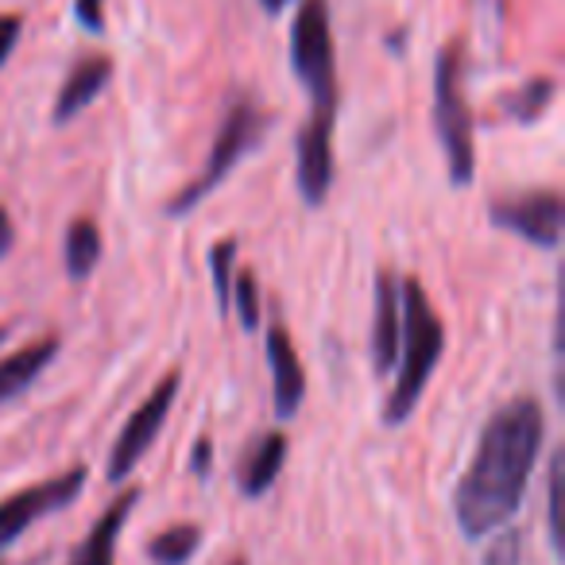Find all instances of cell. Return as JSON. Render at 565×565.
<instances>
[{
	"label": "cell",
	"instance_id": "15",
	"mask_svg": "<svg viewBox=\"0 0 565 565\" xmlns=\"http://www.w3.org/2000/svg\"><path fill=\"white\" fill-rule=\"evenodd\" d=\"M55 356H58V338L28 341L24 349L4 356V361H0V403H9V399H17L20 392H28Z\"/></svg>",
	"mask_w": 565,
	"mask_h": 565
},
{
	"label": "cell",
	"instance_id": "9",
	"mask_svg": "<svg viewBox=\"0 0 565 565\" xmlns=\"http://www.w3.org/2000/svg\"><path fill=\"white\" fill-rule=\"evenodd\" d=\"M295 182L307 205H322L333 186V117L310 113L295 136Z\"/></svg>",
	"mask_w": 565,
	"mask_h": 565
},
{
	"label": "cell",
	"instance_id": "25",
	"mask_svg": "<svg viewBox=\"0 0 565 565\" xmlns=\"http://www.w3.org/2000/svg\"><path fill=\"white\" fill-rule=\"evenodd\" d=\"M12 244H17V225H12V213L0 205V259L9 256Z\"/></svg>",
	"mask_w": 565,
	"mask_h": 565
},
{
	"label": "cell",
	"instance_id": "5",
	"mask_svg": "<svg viewBox=\"0 0 565 565\" xmlns=\"http://www.w3.org/2000/svg\"><path fill=\"white\" fill-rule=\"evenodd\" d=\"M291 71L310 97V113L338 117V47L326 0H302L291 24Z\"/></svg>",
	"mask_w": 565,
	"mask_h": 565
},
{
	"label": "cell",
	"instance_id": "21",
	"mask_svg": "<svg viewBox=\"0 0 565 565\" xmlns=\"http://www.w3.org/2000/svg\"><path fill=\"white\" fill-rule=\"evenodd\" d=\"M546 523H550V546L562 554V449L550 457V469H546Z\"/></svg>",
	"mask_w": 565,
	"mask_h": 565
},
{
	"label": "cell",
	"instance_id": "3",
	"mask_svg": "<svg viewBox=\"0 0 565 565\" xmlns=\"http://www.w3.org/2000/svg\"><path fill=\"white\" fill-rule=\"evenodd\" d=\"M461 78V43H449L438 51V63H434V132L446 151V171L454 186H469L477 179V136H472V113L465 102Z\"/></svg>",
	"mask_w": 565,
	"mask_h": 565
},
{
	"label": "cell",
	"instance_id": "28",
	"mask_svg": "<svg viewBox=\"0 0 565 565\" xmlns=\"http://www.w3.org/2000/svg\"><path fill=\"white\" fill-rule=\"evenodd\" d=\"M4 338H9V330H4V326H0V341H4Z\"/></svg>",
	"mask_w": 565,
	"mask_h": 565
},
{
	"label": "cell",
	"instance_id": "8",
	"mask_svg": "<svg viewBox=\"0 0 565 565\" xmlns=\"http://www.w3.org/2000/svg\"><path fill=\"white\" fill-rule=\"evenodd\" d=\"M488 213H492V225L523 236L526 244L557 248V241H562L565 205H562V194H554V190H526V194L495 198V202L488 205Z\"/></svg>",
	"mask_w": 565,
	"mask_h": 565
},
{
	"label": "cell",
	"instance_id": "4",
	"mask_svg": "<svg viewBox=\"0 0 565 565\" xmlns=\"http://www.w3.org/2000/svg\"><path fill=\"white\" fill-rule=\"evenodd\" d=\"M264 125H267L264 113H259V105L252 102L248 94L233 97L225 117H221L217 136H213V148H210V156H205V167L179 190V194L167 198V213H171V217H182V213H190L194 205H202L205 198L228 179V171L256 148L259 136H264Z\"/></svg>",
	"mask_w": 565,
	"mask_h": 565
},
{
	"label": "cell",
	"instance_id": "13",
	"mask_svg": "<svg viewBox=\"0 0 565 565\" xmlns=\"http://www.w3.org/2000/svg\"><path fill=\"white\" fill-rule=\"evenodd\" d=\"M136 500H140V488H132V492H120L117 500H113L109 508L102 511V519L89 526L86 542H82L78 554H74L66 565H117L120 526H125V519L132 515Z\"/></svg>",
	"mask_w": 565,
	"mask_h": 565
},
{
	"label": "cell",
	"instance_id": "24",
	"mask_svg": "<svg viewBox=\"0 0 565 565\" xmlns=\"http://www.w3.org/2000/svg\"><path fill=\"white\" fill-rule=\"evenodd\" d=\"M74 20L86 32H105V0H74Z\"/></svg>",
	"mask_w": 565,
	"mask_h": 565
},
{
	"label": "cell",
	"instance_id": "16",
	"mask_svg": "<svg viewBox=\"0 0 565 565\" xmlns=\"http://www.w3.org/2000/svg\"><path fill=\"white\" fill-rule=\"evenodd\" d=\"M63 264L71 279H89L94 267L102 264V228L94 225L89 217H78L66 225L63 236Z\"/></svg>",
	"mask_w": 565,
	"mask_h": 565
},
{
	"label": "cell",
	"instance_id": "27",
	"mask_svg": "<svg viewBox=\"0 0 565 565\" xmlns=\"http://www.w3.org/2000/svg\"><path fill=\"white\" fill-rule=\"evenodd\" d=\"M259 4H264V9L271 12V17H279V12L287 9V4H291V0H259Z\"/></svg>",
	"mask_w": 565,
	"mask_h": 565
},
{
	"label": "cell",
	"instance_id": "2",
	"mask_svg": "<svg viewBox=\"0 0 565 565\" xmlns=\"http://www.w3.org/2000/svg\"><path fill=\"white\" fill-rule=\"evenodd\" d=\"M403 302V338H399V361H395V387L384 403V423L403 426L415 415L418 399H423L426 384H430L434 369H438L441 353H446V326L434 315L430 295L423 282L411 275L399 287Z\"/></svg>",
	"mask_w": 565,
	"mask_h": 565
},
{
	"label": "cell",
	"instance_id": "14",
	"mask_svg": "<svg viewBox=\"0 0 565 565\" xmlns=\"http://www.w3.org/2000/svg\"><path fill=\"white\" fill-rule=\"evenodd\" d=\"M282 461H287V434H279V430L259 434V438L248 446V454H244L241 469H236V484H241V492L244 495H264L267 488L279 480Z\"/></svg>",
	"mask_w": 565,
	"mask_h": 565
},
{
	"label": "cell",
	"instance_id": "12",
	"mask_svg": "<svg viewBox=\"0 0 565 565\" xmlns=\"http://www.w3.org/2000/svg\"><path fill=\"white\" fill-rule=\"evenodd\" d=\"M109 82H113V58L109 55H86L82 58V63L66 74L63 89H58V97H55V109H51L55 125H66V120H74L82 109H89V105L105 94Z\"/></svg>",
	"mask_w": 565,
	"mask_h": 565
},
{
	"label": "cell",
	"instance_id": "11",
	"mask_svg": "<svg viewBox=\"0 0 565 565\" xmlns=\"http://www.w3.org/2000/svg\"><path fill=\"white\" fill-rule=\"evenodd\" d=\"M399 338H403V302L399 282L392 271L376 275V310H372V364L380 376L395 372L399 361Z\"/></svg>",
	"mask_w": 565,
	"mask_h": 565
},
{
	"label": "cell",
	"instance_id": "6",
	"mask_svg": "<svg viewBox=\"0 0 565 565\" xmlns=\"http://www.w3.org/2000/svg\"><path fill=\"white\" fill-rule=\"evenodd\" d=\"M86 465H74V469L58 472L51 480H40V484H28L20 492L4 495L0 500V550H9L20 534L32 523H40L43 515H55L66 503H74L86 488Z\"/></svg>",
	"mask_w": 565,
	"mask_h": 565
},
{
	"label": "cell",
	"instance_id": "7",
	"mask_svg": "<svg viewBox=\"0 0 565 565\" xmlns=\"http://www.w3.org/2000/svg\"><path fill=\"white\" fill-rule=\"evenodd\" d=\"M179 384H182L179 372H167V376L151 387L148 399L128 415L125 430H120L117 446H113V454H109V480L132 477V469L143 461V454L156 446L159 430H163L167 415H171L174 399H179Z\"/></svg>",
	"mask_w": 565,
	"mask_h": 565
},
{
	"label": "cell",
	"instance_id": "22",
	"mask_svg": "<svg viewBox=\"0 0 565 565\" xmlns=\"http://www.w3.org/2000/svg\"><path fill=\"white\" fill-rule=\"evenodd\" d=\"M519 557H523V534L503 531L484 554V565H519Z\"/></svg>",
	"mask_w": 565,
	"mask_h": 565
},
{
	"label": "cell",
	"instance_id": "19",
	"mask_svg": "<svg viewBox=\"0 0 565 565\" xmlns=\"http://www.w3.org/2000/svg\"><path fill=\"white\" fill-rule=\"evenodd\" d=\"M228 307H236V318H241L244 330H256L259 326V282L256 271H241L233 279V291H228Z\"/></svg>",
	"mask_w": 565,
	"mask_h": 565
},
{
	"label": "cell",
	"instance_id": "20",
	"mask_svg": "<svg viewBox=\"0 0 565 565\" xmlns=\"http://www.w3.org/2000/svg\"><path fill=\"white\" fill-rule=\"evenodd\" d=\"M233 264H236V241L225 236V241L213 244L210 252V267H213V295H217L221 315L228 310V291H233Z\"/></svg>",
	"mask_w": 565,
	"mask_h": 565
},
{
	"label": "cell",
	"instance_id": "1",
	"mask_svg": "<svg viewBox=\"0 0 565 565\" xmlns=\"http://www.w3.org/2000/svg\"><path fill=\"white\" fill-rule=\"evenodd\" d=\"M542 434H546V415L531 395L503 403L484 423L469 469L454 488V515L465 539H484L515 519L539 461Z\"/></svg>",
	"mask_w": 565,
	"mask_h": 565
},
{
	"label": "cell",
	"instance_id": "18",
	"mask_svg": "<svg viewBox=\"0 0 565 565\" xmlns=\"http://www.w3.org/2000/svg\"><path fill=\"white\" fill-rule=\"evenodd\" d=\"M554 102V78H531L526 86H519L515 94L503 102V113H508L515 125H534L542 113Z\"/></svg>",
	"mask_w": 565,
	"mask_h": 565
},
{
	"label": "cell",
	"instance_id": "26",
	"mask_svg": "<svg viewBox=\"0 0 565 565\" xmlns=\"http://www.w3.org/2000/svg\"><path fill=\"white\" fill-rule=\"evenodd\" d=\"M210 457H213V441L210 438H198L194 457H190V465H194L198 477H205V472H210Z\"/></svg>",
	"mask_w": 565,
	"mask_h": 565
},
{
	"label": "cell",
	"instance_id": "23",
	"mask_svg": "<svg viewBox=\"0 0 565 565\" xmlns=\"http://www.w3.org/2000/svg\"><path fill=\"white\" fill-rule=\"evenodd\" d=\"M20 32H24V20L17 12H0V66L9 63V55L17 51Z\"/></svg>",
	"mask_w": 565,
	"mask_h": 565
},
{
	"label": "cell",
	"instance_id": "29",
	"mask_svg": "<svg viewBox=\"0 0 565 565\" xmlns=\"http://www.w3.org/2000/svg\"><path fill=\"white\" fill-rule=\"evenodd\" d=\"M228 565H244V557H236V562H228Z\"/></svg>",
	"mask_w": 565,
	"mask_h": 565
},
{
	"label": "cell",
	"instance_id": "17",
	"mask_svg": "<svg viewBox=\"0 0 565 565\" xmlns=\"http://www.w3.org/2000/svg\"><path fill=\"white\" fill-rule=\"evenodd\" d=\"M198 546H202V531L194 523H174L148 542V557L156 565H186Z\"/></svg>",
	"mask_w": 565,
	"mask_h": 565
},
{
	"label": "cell",
	"instance_id": "10",
	"mask_svg": "<svg viewBox=\"0 0 565 565\" xmlns=\"http://www.w3.org/2000/svg\"><path fill=\"white\" fill-rule=\"evenodd\" d=\"M264 345H267V364H271L275 415L295 418L302 399H307V372H302V361H299V353H295V341H291V333L275 322L271 330H267Z\"/></svg>",
	"mask_w": 565,
	"mask_h": 565
}]
</instances>
